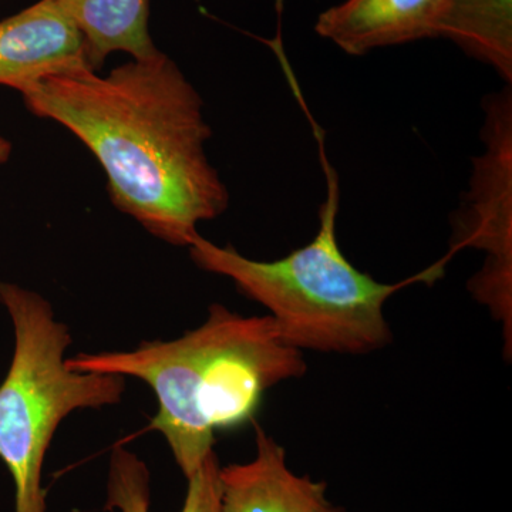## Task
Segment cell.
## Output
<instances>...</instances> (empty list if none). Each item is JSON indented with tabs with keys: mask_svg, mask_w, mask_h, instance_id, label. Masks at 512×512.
<instances>
[{
	"mask_svg": "<svg viewBox=\"0 0 512 512\" xmlns=\"http://www.w3.org/2000/svg\"><path fill=\"white\" fill-rule=\"evenodd\" d=\"M26 109L86 144L107 175L114 207L154 237L190 247L201 222L227 211L229 194L205 143L202 100L164 53L121 64L50 74L22 94Z\"/></svg>",
	"mask_w": 512,
	"mask_h": 512,
	"instance_id": "1",
	"label": "cell"
},
{
	"mask_svg": "<svg viewBox=\"0 0 512 512\" xmlns=\"http://www.w3.org/2000/svg\"><path fill=\"white\" fill-rule=\"evenodd\" d=\"M66 362L77 372L148 384L158 403L148 429L167 441L185 480L214 453L217 431L255 421L268 390L308 369L271 316H242L220 303L181 338L143 342L130 352L79 353Z\"/></svg>",
	"mask_w": 512,
	"mask_h": 512,
	"instance_id": "2",
	"label": "cell"
},
{
	"mask_svg": "<svg viewBox=\"0 0 512 512\" xmlns=\"http://www.w3.org/2000/svg\"><path fill=\"white\" fill-rule=\"evenodd\" d=\"M326 178L328 194L319 210L315 238L284 258L255 261L202 235L188 249L202 271L231 279L245 298L265 306L293 348L369 355L392 342L384 315L387 301L403 285L439 278L443 266H431L404 284H383L359 271L339 245V183L329 165Z\"/></svg>",
	"mask_w": 512,
	"mask_h": 512,
	"instance_id": "3",
	"label": "cell"
},
{
	"mask_svg": "<svg viewBox=\"0 0 512 512\" xmlns=\"http://www.w3.org/2000/svg\"><path fill=\"white\" fill-rule=\"evenodd\" d=\"M0 305L15 333L0 383V460L15 487V512H46L43 466L57 427L79 410L120 403L126 377L70 369L72 335L40 293L0 281Z\"/></svg>",
	"mask_w": 512,
	"mask_h": 512,
	"instance_id": "4",
	"label": "cell"
},
{
	"mask_svg": "<svg viewBox=\"0 0 512 512\" xmlns=\"http://www.w3.org/2000/svg\"><path fill=\"white\" fill-rule=\"evenodd\" d=\"M481 140L473 160L470 188L451 217V252H484V265L468 281L504 332L505 353L512 345V92L511 86L485 97Z\"/></svg>",
	"mask_w": 512,
	"mask_h": 512,
	"instance_id": "5",
	"label": "cell"
},
{
	"mask_svg": "<svg viewBox=\"0 0 512 512\" xmlns=\"http://www.w3.org/2000/svg\"><path fill=\"white\" fill-rule=\"evenodd\" d=\"M77 69H90L83 36L55 0H39L0 20L3 86L23 94L50 74Z\"/></svg>",
	"mask_w": 512,
	"mask_h": 512,
	"instance_id": "6",
	"label": "cell"
},
{
	"mask_svg": "<svg viewBox=\"0 0 512 512\" xmlns=\"http://www.w3.org/2000/svg\"><path fill=\"white\" fill-rule=\"evenodd\" d=\"M447 0H343L320 13L315 32L349 56L439 37Z\"/></svg>",
	"mask_w": 512,
	"mask_h": 512,
	"instance_id": "7",
	"label": "cell"
},
{
	"mask_svg": "<svg viewBox=\"0 0 512 512\" xmlns=\"http://www.w3.org/2000/svg\"><path fill=\"white\" fill-rule=\"evenodd\" d=\"M221 512H320L328 484L298 476L285 448L255 423V457L220 470Z\"/></svg>",
	"mask_w": 512,
	"mask_h": 512,
	"instance_id": "8",
	"label": "cell"
},
{
	"mask_svg": "<svg viewBox=\"0 0 512 512\" xmlns=\"http://www.w3.org/2000/svg\"><path fill=\"white\" fill-rule=\"evenodd\" d=\"M79 32L86 46L87 63L101 69L113 52L147 59L160 50L151 39L150 0H55Z\"/></svg>",
	"mask_w": 512,
	"mask_h": 512,
	"instance_id": "9",
	"label": "cell"
},
{
	"mask_svg": "<svg viewBox=\"0 0 512 512\" xmlns=\"http://www.w3.org/2000/svg\"><path fill=\"white\" fill-rule=\"evenodd\" d=\"M220 470V460L214 451L187 478V493L180 512H221ZM106 490L107 511L151 512L150 470L136 453L121 444L111 450Z\"/></svg>",
	"mask_w": 512,
	"mask_h": 512,
	"instance_id": "10",
	"label": "cell"
},
{
	"mask_svg": "<svg viewBox=\"0 0 512 512\" xmlns=\"http://www.w3.org/2000/svg\"><path fill=\"white\" fill-rule=\"evenodd\" d=\"M439 37L512 83V0H447Z\"/></svg>",
	"mask_w": 512,
	"mask_h": 512,
	"instance_id": "11",
	"label": "cell"
},
{
	"mask_svg": "<svg viewBox=\"0 0 512 512\" xmlns=\"http://www.w3.org/2000/svg\"><path fill=\"white\" fill-rule=\"evenodd\" d=\"M12 154V143L6 138L0 137V164L6 163Z\"/></svg>",
	"mask_w": 512,
	"mask_h": 512,
	"instance_id": "12",
	"label": "cell"
},
{
	"mask_svg": "<svg viewBox=\"0 0 512 512\" xmlns=\"http://www.w3.org/2000/svg\"><path fill=\"white\" fill-rule=\"evenodd\" d=\"M320 512H345L342 510V508L335 507V505L328 504L325 505V507L322 508V511Z\"/></svg>",
	"mask_w": 512,
	"mask_h": 512,
	"instance_id": "13",
	"label": "cell"
}]
</instances>
